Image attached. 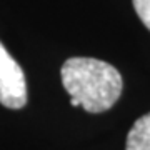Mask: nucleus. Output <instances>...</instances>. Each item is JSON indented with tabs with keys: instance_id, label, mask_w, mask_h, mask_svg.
Wrapping results in <instances>:
<instances>
[{
	"instance_id": "nucleus-3",
	"label": "nucleus",
	"mask_w": 150,
	"mask_h": 150,
	"mask_svg": "<svg viewBox=\"0 0 150 150\" xmlns=\"http://www.w3.org/2000/svg\"><path fill=\"white\" fill-rule=\"evenodd\" d=\"M125 150H150V112L137 118L127 135Z\"/></svg>"
},
{
	"instance_id": "nucleus-4",
	"label": "nucleus",
	"mask_w": 150,
	"mask_h": 150,
	"mask_svg": "<svg viewBox=\"0 0 150 150\" xmlns=\"http://www.w3.org/2000/svg\"><path fill=\"white\" fill-rule=\"evenodd\" d=\"M132 2H134V8L139 18L150 30V0H132Z\"/></svg>"
},
{
	"instance_id": "nucleus-2",
	"label": "nucleus",
	"mask_w": 150,
	"mask_h": 150,
	"mask_svg": "<svg viewBox=\"0 0 150 150\" xmlns=\"http://www.w3.org/2000/svg\"><path fill=\"white\" fill-rule=\"evenodd\" d=\"M0 103L7 108H22L27 103L25 75L17 60L0 42Z\"/></svg>"
},
{
	"instance_id": "nucleus-1",
	"label": "nucleus",
	"mask_w": 150,
	"mask_h": 150,
	"mask_svg": "<svg viewBox=\"0 0 150 150\" xmlns=\"http://www.w3.org/2000/svg\"><path fill=\"white\" fill-rule=\"evenodd\" d=\"M60 77L65 90L88 113H102L115 105L123 88L122 75L113 65L90 57L65 60Z\"/></svg>"
},
{
	"instance_id": "nucleus-5",
	"label": "nucleus",
	"mask_w": 150,
	"mask_h": 150,
	"mask_svg": "<svg viewBox=\"0 0 150 150\" xmlns=\"http://www.w3.org/2000/svg\"><path fill=\"white\" fill-rule=\"evenodd\" d=\"M70 105H72V107H80V102H79L77 98H72V97H70Z\"/></svg>"
}]
</instances>
